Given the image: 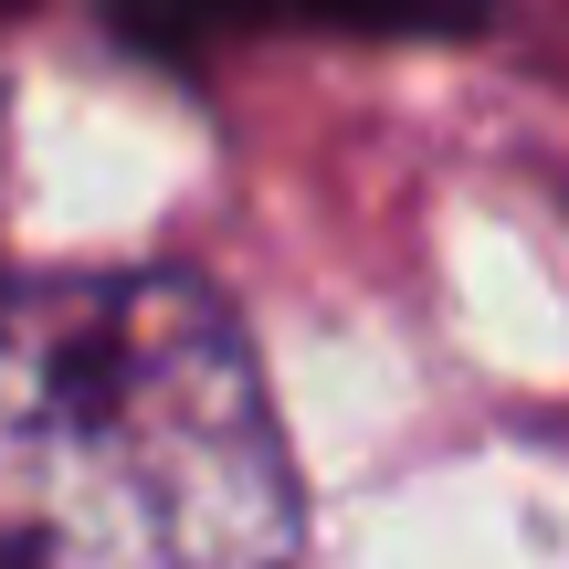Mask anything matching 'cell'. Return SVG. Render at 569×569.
Here are the masks:
<instances>
[{
  "label": "cell",
  "mask_w": 569,
  "mask_h": 569,
  "mask_svg": "<svg viewBox=\"0 0 569 569\" xmlns=\"http://www.w3.org/2000/svg\"><path fill=\"white\" fill-rule=\"evenodd\" d=\"M296 453L201 274L0 284V569H284Z\"/></svg>",
  "instance_id": "1"
},
{
  "label": "cell",
  "mask_w": 569,
  "mask_h": 569,
  "mask_svg": "<svg viewBox=\"0 0 569 569\" xmlns=\"http://www.w3.org/2000/svg\"><path fill=\"white\" fill-rule=\"evenodd\" d=\"M159 42L180 32H475L486 0H127Z\"/></svg>",
  "instance_id": "2"
}]
</instances>
